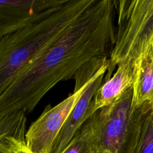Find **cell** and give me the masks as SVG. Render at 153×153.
I'll list each match as a JSON object with an SVG mask.
<instances>
[{"label":"cell","mask_w":153,"mask_h":153,"mask_svg":"<svg viewBox=\"0 0 153 153\" xmlns=\"http://www.w3.org/2000/svg\"><path fill=\"white\" fill-rule=\"evenodd\" d=\"M115 0H96L65 31L26 66L0 91V117L31 112L60 81L74 77L86 63L112 48Z\"/></svg>","instance_id":"cell-1"},{"label":"cell","mask_w":153,"mask_h":153,"mask_svg":"<svg viewBox=\"0 0 153 153\" xmlns=\"http://www.w3.org/2000/svg\"><path fill=\"white\" fill-rule=\"evenodd\" d=\"M96 0H68L45 18L0 38V91L17 72L59 37Z\"/></svg>","instance_id":"cell-2"},{"label":"cell","mask_w":153,"mask_h":153,"mask_svg":"<svg viewBox=\"0 0 153 153\" xmlns=\"http://www.w3.org/2000/svg\"><path fill=\"white\" fill-rule=\"evenodd\" d=\"M117 26L104 80L118 65L131 61L136 66L153 54V0H115Z\"/></svg>","instance_id":"cell-3"},{"label":"cell","mask_w":153,"mask_h":153,"mask_svg":"<svg viewBox=\"0 0 153 153\" xmlns=\"http://www.w3.org/2000/svg\"><path fill=\"white\" fill-rule=\"evenodd\" d=\"M109 56L96 57L84 64L75 74L74 92L54 107L47 105L26 134L28 148L33 153H51L54 143L67 118L90 82L99 74L106 72Z\"/></svg>","instance_id":"cell-4"},{"label":"cell","mask_w":153,"mask_h":153,"mask_svg":"<svg viewBox=\"0 0 153 153\" xmlns=\"http://www.w3.org/2000/svg\"><path fill=\"white\" fill-rule=\"evenodd\" d=\"M133 106V88L112 103L94 113L93 121L99 153H126L137 118Z\"/></svg>","instance_id":"cell-5"},{"label":"cell","mask_w":153,"mask_h":153,"mask_svg":"<svg viewBox=\"0 0 153 153\" xmlns=\"http://www.w3.org/2000/svg\"><path fill=\"white\" fill-rule=\"evenodd\" d=\"M67 1H0V38L45 18Z\"/></svg>","instance_id":"cell-6"},{"label":"cell","mask_w":153,"mask_h":153,"mask_svg":"<svg viewBox=\"0 0 153 153\" xmlns=\"http://www.w3.org/2000/svg\"><path fill=\"white\" fill-rule=\"evenodd\" d=\"M105 74H99L88 85L67 118L54 143L51 153H62L76 133L93 115L91 112V102L97 90L103 82Z\"/></svg>","instance_id":"cell-7"},{"label":"cell","mask_w":153,"mask_h":153,"mask_svg":"<svg viewBox=\"0 0 153 153\" xmlns=\"http://www.w3.org/2000/svg\"><path fill=\"white\" fill-rule=\"evenodd\" d=\"M135 65L133 62L127 61L118 65L112 76L103 79L97 90L91 104L92 114L106 106L120 97L132 87L134 76Z\"/></svg>","instance_id":"cell-8"},{"label":"cell","mask_w":153,"mask_h":153,"mask_svg":"<svg viewBox=\"0 0 153 153\" xmlns=\"http://www.w3.org/2000/svg\"><path fill=\"white\" fill-rule=\"evenodd\" d=\"M126 153H153V109L149 102L138 108Z\"/></svg>","instance_id":"cell-9"},{"label":"cell","mask_w":153,"mask_h":153,"mask_svg":"<svg viewBox=\"0 0 153 153\" xmlns=\"http://www.w3.org/2000/svg\"><path fill=\"white\" fill-rule=\"evenodd\" d=\"M132 88L134 108H139L153 99V54L135 66Z\"/></svg>","instance_id":"cell-10"},{"label":"cell","mask_w":153,"mask_h":153,"mask_svg":"<svg viewBox=\"0 0 153 153\" xmlns=\"http://www.w3.org/2000/svg\"><path fill=\"white\" fill-rule=\"evenodd\" d=\"M26 117L22 111L8 114L0 117V140L9 139L26 142Z\"/></svg>","instance_id":"cell-11"},{"label":"cell","mask_w":153,"mask_h":153,"mask_svg":"<svg viewBox=\"0 0 153 153\" xmlns=\"http://www.w3.org/2000/svg\"><path fill=\"white\" fill-rule=\"evenodd\" d=\"M62 153H99L91 117L83 124Z\"/></svg>","instance_id":"cell-12"},{"label":"cell","mask_w":153,"mask_h":153,"mask_svg":"<svg viewBox=\"0 0 153 153\" xmlns=\"http://www.w3.org/2000/svg\"><path fill=\"white\" fill-rule=\"evenodd\" d=\"M0 153H33L27 146L26 142L19 143L13 140H0Z\"/></svg>","instance_id":"cell-13"},{"label":"cell","mask_w":153,"mask_h":153,"mask_svg":"<svg viewBox=\"0 0 153 153\" xmlns=\"http://www.w3.org/2000/svg\"><path fill=\"white\" fill-rule=\"evenodd\" d=\"M150 104H151V107H152V108L153 109V99L151 101V102H150Z\"/></svg>","instance_id":"cell-14"}]
</instances>
